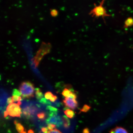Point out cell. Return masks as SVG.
<instances>
[{"label":"cell","instance_id":"obj_13","mask_svg":"<svg viewBox=\"0 0 133 133\" xmlns=\"http://www.w3.org/2000/svg\"><path fill=\"white\" fill-rule=\"evenodd\" d=\"M64 113L67 117L71 119L75 115L74 112L71 109H66L64 111Z\"/></svg>","mask_w":133,"mask_h":133},{"label":"cell","instance_id":"obj_5","mask_svg":"<svg viewBox=\"0 0 133 133\" xmlns=\"http://www.w3.org/2000/svg\"><path fill=\"white\" fill-rule=\"evenodd\" d=\"M47 124H55L58 127H60L63 125L62 118L58 115H55L52 116H49L46 119Z\"/></svg>","mask_w":133,"mask_h":133},{"label":"cell","instance_id":"obj_16","mask_svg":"<svg viewBox=\"0 0 133 133\" xmlns=\"http://www.w3.org/2000/svg\"><path fill=\"white\" fill-rule=\"evenodd\" d=\"M91 108L90 106L88 105H84L83 106V107L82 108V109H80V112H87L90 110Z\"/></svg>","mask_w":133,"mask_h":133},{"label":"cell","instance_id":"obj_11","mask_svg":"<svg viewBox=\"0 0 133 133\" xmlns=\"http://www.w3.org/2000/svg\"><path fill=\"white\" fill-rule=\"evenodd\" d=\"M74 91L71 90V89H68V88H65L62 92V94L65 98L69 97Z\"/></svg>","mask_w":133,"mask_h":133},{"label":"cell","instance_id":"obj_12","mask_svg":"<svg viewBox=\"0 0 133 133\" xmlns=\"http://www.w3.org/2000/svg\"><path fill=\"white\" fill-rule=\"evenodd\" d=\"M36 97L38 101H40L43 98V95L41 89L38 88L35 89Z\"/></svg>","mask_w":133,"mask_h":133},{"label":"cell","instance_id":"obj_24","mask_svg":"<svg viewBox=\"0 0 133 133\" xmlns=\"http://www.w3.org/2000/svg\"><path fill=\"white\" fill-rule=\"evenodd\" d=\"M57 97L56 95H54L53 97L50 99V101L52 102H55L57 100Z\"/></svg>","mask_w":133,"mask_h":133},{"label":"cell","instance_id":"obj_7","mask_svg":"<svg viewBox=\"0 0 133 133\" xmlns=\"http://www.w3.org/2000/svg\"><path fill=\"white\" fill-rule=\"evenodd\" d=\"M133 26V18L132 17H128L124 22V24L123 28L127 29L129 27Z\"/></svg>","mask_w":133,"mask_h":133},{"label":"cell","instance_id":"obj_4","mask_svg":"<svg viewBox=\"0 0 133 133\" xmlns=\"http://www.w3.org/2000/svg\"><path fill=\"white\" fill-rule=\"evenodd\" d=\"M20 106L17 103L10 104L7 107L6 111L4 112V117L6 118L8 115L13 117H21L22 111Z\"/></svg>","mask_w":133,"mask_h":133},{"label":"cell","instance_id":"obj_27","mask_svg":"<svg viewBox=\"0 0 133 133\" xmlns=\"http://www.w3.org/2000/svg\"><path fill=\"white\" fill-rule=\"evenodd\" d=\"M83 133H90V130L88 128H85L83 129Z\"/></svg>","mask_w":133,"mask_h":133},{"label":"cell","instance_id":"obj_26","mask_svg":"<svg viewBox=\"0 0 133 133\" xmlns=\"http://www.w3.org/2000/svg\"><path fill=\"white\" fill-rule=\"evenodd\" d=\"M48 128L45 127H42L41 128V131L42 133H47L48 131Z\"/></svg>","mask_w":133,"mask_h":133},{"label":"cell","instance_id":"obj_22","mask_svg":"<svg viewBox=\"0 0 133 133\" xmlns=\"http://www.w3.org/2000/svg\"><path fill=\"white\" fill-rule=\"evenodd\" d=\"M50 14L53 17H56L58 15V12L56 9H52L51 11Z\"/></svg>","mask_w":133,"mask_h":133},{"label":"cell","instance_id":"obj_9","mask_svg":"<svg viewBox=\"0 0 133 133\" xmlns=\"http://www.w3.org/2000/svg\"><path fill=\"white\" fill-rule=\"evenodd\" d=\"M62 119L64 127L66 129L69 128L70 125V122L69 119L65 115H63Z\"/></svg>","mask_w":133,"mask_h":133},{"label":"cell","instance_id":"obj_21","mask_svg":"<svg viewBox=\"0 0 133 133\" xmlns=\"http://www.w3.org/2000/svg\"><path fill=\"white\" fill-rule=\"evenodd\" d=\"M56 125H55V124H48L47 128L50 131H51V130H53L54 129L56 128Z\"/></svg>","mask_w":133,"mask_h":133},{"label":"cell","instance_id":"obj_20","mask_svg":"<svg viewBox=\"0 0 133 133\" xmlns=\"http://www.w3.org/2000/svg\"><path fill=\"white\" fill-rule=\"evenodd\" d=\"M12 98L14 102H16V101L19 102V101H21L22 100V98L21 97H19V96H13Z\"/></svg>","mask_w":133,"mask_h":133},{"label":"cell","instance_id":"obj_2","mask_svg":"<svg viewBox=\"0 0 133 133\" xmlns=\"http://www.w3.org/2000/svg\"><path fill=\"white\" fill-rule=\"evenodd\" d=\"M105 2V0H103L100 2L99 5H97L95 3H94V8L90 11L89 14L91 15L92 17H95V18H99L101 17L104 20V22L106 24L105 17H111L112 15L108 14L106 9L103 6Z\"/></svg>","mask_w":133,"mask_h":133},{"label":"cell","instance_id":"obj_28","mask_svg":"<svg viewBox=\"0 0 133 133\" xmlns=\"http://www.w3.org/2000/svg\"><path fill=\"white\" fill-rule=\"evenodd\" d=\"M28 133H34V132L33 130H31V129H30L29 130Z\"/></svg>","mask_w":133,"mask_h":133},{"label":"cell","instance_id":"obj_14","mask_svg":"<svg viewBox=\"0 0 133 133\" xmlns=\"http://www.w3.org/2000/svg\"><path fill=\"white\" fill-rule=\"evenodd\" d=\"M37 116L38 118L40 120L42 121H44L45 120V118L47 117L46 114L45 112H39L37 115Z\"/></svg>","mask_w":133,"mask_h":133},{"label":"cell","instance_id":"obj_25","mask_svg":"<svg viewBox=\"0 0 133 133\" xmlns=\"http://www.w3.org/2000/svg\"><path fill=\"white\" fill-rule=\"evenodd\" d=\"M14 102L13 99H12V97H10L7 100V103L9 105L11 104V103H14Z\"/></svg>","mask_w":133,"mask_h":133},{"label":"cell","instance_id":"obj_29","mask_svg":"<svg viewBox=\"0 0 133 133\" xmlns=\"http://www.w3.org/2000/svg\"><path fill=\"white\" fill-rule=\"evenodd\" d=\"M132 49H133V47H132Z\"/></svg>","mask_w":133,"mask_h":133},{"label":"cell","instance_id":"obj_1","mask_svg":"<svg viewBox=\"0 0 133 133\" xmlns=\"http://www.w3.org/2000/svg\"><path fill=\"white\" fill-rule=\"evenodd\" d=\"M41 106L34 103H24L23 105L22 111L23 115L27 118H33L41 111Z\"/></svg>","mask_w":133,"mask_h":133},{"label":"cell","instance_id":"obj_6","mask_svg":"<svg viewBox=\"0 0 133 133\" xmlns=\"http://www.w3.org/2000/svg\"><path fill=\"white\" fill-rule=\"evenodd\" d=\"M63 102L65 107L72 109H76L78 106V103L76 99L71 98H65L63 100Z\"/></svg>","mask_w":133,"mask_h":133},{"label":"cell","instance_id":"obj_10","mask_svg":"<svg viewBox=\"0 0 133 133\" xmlns=\"http://www.w3.org/2000/svg\"><path fill=\"white\" fill-rule=\"evenodd\" d=\"M14 124L15 125L16 130L19 133H22L24 132V127L21 123L17 122L16 121H15Z\"/></svg>","mask_w":133,"mask_h":133},{"label":"cell","instance_id":"obj_23","mask_svg":"<svg viewBox=\"0 0 133 133\" xmlns=\"http://www.w3.org/2000/svg\"><path fill=\"white\" fill-rule=\"evenodd\" d=\"M47 133H62L58 129H53V130H51V131H48Z\"/></svg>","mask_w":133,"mask_h":133},{"label":"cell","instance_id":"obj_18","mask_svg":"<svg viewBox=\"0 0 133 133\" xmlns=\"http://www.w3.org/2000/svg\"><path fill=\"white\" fill-rule=\"evenodd\" d=\"M54 96V95L51 92H47L45 93L44 94V97L47 100H50Z\"/></svg>","mask_w":133,"mask_h":133},{"label":"cell","instance_id":"obj_8","mask_svg":"<svg viewBox=\"0 0 133 133\" xmlns=\"http://www.w3.org/2000/svg\"><path fill=\"white\" fill-rule=\"evenodd\" d=\"M109 133H128L125 129L122 127H117L109 131Z\"/></svg>","mask_w":133,"mask_h":133},{"label":"cell","instance_id":"obj_3","mask_svg":"<svg viewBox=\"0 0 133 133\" xmlns=\"http://www.w3.org/2000/svg\"><path fill=\"white\" fill-rule=\"evenodd\" d=\"M19 91L23 98H30L34 97L35 86L33 83L29 81H24L20 85Z\"/></svg>","mask_w":133,"mask_h":133},{"label":"cell","instance_id":"obj_15","mask_svg":"<svg viewBox=\"0 0 133 133\" xmlns=\"http://www.w3.org/2000/svg\"><path fill=\"white\" fill-rule=\"evenodd\" d=\"M39 102L41 104H43L45 105H52V103L50 101H48V100L44 98H43L41 100L39 101Z\"/></svg>","mask_w":133,"mask_h":133},{"label":"cell","instance_id":"obj_19","mask_svg":"<svg viewBox=\"0 0 133 133\" xmlns=\"http://www.w3.org/2000/svg\"><path fill=\"white\" fill-rule=\"evenodd\" d=\"M12 95L13 96H17L19 97H21V94L20 92V91L16 89H14L12 93Z\"/></svg>","mask_w":133,"mask_h":133},{"label":"cell","instance_id":"obj_17","mask_svg":"<svg viewBox=\"0 0 133 133\" xmlns=\"http://www.w3.org/2000/svg\"><path fill=\"white\" fill-rule=\"evenodd\" d=\"M46 109L48 111H49V112H57L58 109L52 106L48 105L46 107Z\"/></svg>","mask_w":133,"mask_h":133}]
</instances>
